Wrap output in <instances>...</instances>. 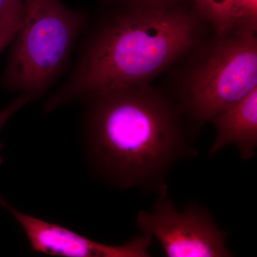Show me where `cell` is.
Here are the masks:
<instances>
[{
  "label": "cell",
  "instance_id": "obj_1",
  "mask_svg": "<svg viewBox=\"0 0 257 257\" xmlns=\"http://www.w3.org/2000/svg\"><path fill=\"white\" fill-rule=\"evenodd\" d=\"M86 157L92 175L114 188L157 196L177 164L198 155L175 101L148 82L84 101Z\"/></svg>",
  "mask_w": 257,
  "mask_h": 257
},
{
  "label": "cell",
  "instance_id": "obj_3",
  "mask_svg": "<svg viewBox=\"0 0 257 257\" xmlns=\"http://www.w3.org/2000/svg\"><path fill=\"white\" fill-rule=\"evenodd\" d=\"M256 33L255 25H239L189 52L172 100L193 137L257 87Z\"/></svg>",
  "mask_w": 257,
  "mask_h": 257
},
{
  "label": "cell",
  "instance_id": "obj_4",
  "mask_svg": "<svg viewBox=\"0 0 257 257\" xmlns=\"http://www.w3.org/2000/svg\"><path fill=\"white\" fill-rule=\"evenodd\" d=\"M23 1V24L12 42L3 82L32 101L46 92L65 68L87 20L60 0Z\"/></svg>",
  "mask_w": 257,
  "mask_h": 257
},
{
  "label": "cell",
  "instance_id": "obj_8",
  "mask_svg": "<svg viewBox=\"0 0 257 257\" xmlns=\"http://www.w3.org/2000/svg\"><path fill=\"white\" fill-rule=\"evenodd\" d=\"M194 10L213 27L226 33L241 25L257 26V0H192Z\"/></svg>",
  "mask_w": 257,
  "mask_h": 257
},
{
  "label": "cell",
  "instance_id": "obj_10",
  "mask_svg": "<svg viewBox=\"0 0 257 257\" xmlns=\"http://www.w3.org/2000/svg\"><path fill=\"white\" fill-rule=\"evenodd\" d=\"M31 99L28 96L25 94H21L14 102L12 103L10 105L7 106L3 110L0 111V132L4 127L5 124L8 122V120L12 117L17 112L20 110L24 106L26 105L29 102H30ZM3 145L0 143V150H2ZM0 162H1V157H0Z\"/></svg>",
  "mask_w": 257,
  "mask_h": 257
},
{
  "label": "cell",
  "instance_id": "obj_6",
  "mask_svg": "<svg viewBox=\"0 0 257 257\" xmlns=\"http://www.w3.org/2000/svg\"><path fill=\"white\" fill-rule=\"evenodd\" d=\"M4 208L21 226L32 249L52 256L66 257H149L153 239L140 233L122 245L96 242L61 226L18 210L0 196Z\"/></svg>",
  "mask_w": 257,
  "mask_h": 257
},
{
  "label": "cell",
  "instance_id": "obj_7",
  "mask_svg": "<svg viewBox=\"0 0 257 257\" xmlns=\"http://www.w3.org/2000/svg\"><path fill=\"white\" fill-rule=\"evenodd\" d=\"M211 122L215 126L216 137L209 151L210 156L233 145L242 160L253 158L257 149V87Z\"/></svg>",
  "mask_w": 257,
  "mask_h": 257
},
{
  "label": "cell",
  "instance_id": "obj_9",
  "mask_svg": "<svg viewBox=\"0 0 257 257\" xmlns=\"http://www.w3.org/2000/svg\"><path fill=\"white\" fill-rule=\"evenodd\" d=\"M23 18V0H11L0 15V53L14 40Z\"/></svg>",
  "mask_w": 257,
  "mask_h": 257
},
{
  "label": "cell",
  "instance_id": "obj_5",
  "mask_svg": "<svg viewBox=\"0 0 257 257\" xmlns=\"http://www.w3.org/2000/svg\"><path fill=\"white\" fill-rule=\"evenodd\" d=\"M140 233L156 239L167 257H230L229 233L216 224L212 213L197 202L179 210L168 192L160 194L151 211H140Z\"/></svg>",
  "mask_w": 257,
  "mask_h": 257
},
{
  "label": "cell",
  "instance_id": "obj_2",
  "mask_svg": "<svg viewBox=\"0 0 257 257\" xmlns=\"http://www.w3.org/2000/svg\"><path fill=\"white\" fill-rule=\"evenodd\" d=\"M203 22L195 10L182 5H124L94 26L69 78L49 98L44 110L148 82L202 41Z\"/></svg>",
  "mask_w": 257,
  "mask_h": 257
},
{
  "label": "cell",
  "instance_id": "obj_12",
  "mask_svg": "<svg viewBox=\"0 0 257 257\" xmlns=\"http://www.w3.org/2000/svg\"><path fill=\"white\" fill-rule=\"evenodd\" d=\"M11 0H0V15L2 14Z\"/></svg>",
  "mask_w": 257,
  "mask_h": 257
},
{
  "label": "cell",
  "instance_id": "obj_11",
  "mask_svg": "<svg viewBox=\"0 0 257 257\" xmlns=\"http://www.w3.org/2000/svg\"><path fill=\"white\" fill-rule=\"evenodd\" d=\"M126 6L142 8H169L181 5L182 0H118Z\"/></svg>",
  "mask_w": 257,
  "mask_h": 257
}]
</instances>
